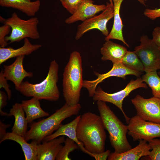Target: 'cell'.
Instances as JSON below:
<instances>
[{"label":"cell","mask_w":160,"mask_h":160,"mask_svg":"<svg viewBox=\"0 0 160 160\" xmlns=\"http://www.w3.org/2000/svg\"><path fill=\"white\" fill-rule=\"evenodd\" d=\"M64 143V145L58 153L55 160H71V158L69 157L70 153L79 148L78 145L74 141L68 137L65 140Z\"/></svg>","instance_id":"27"},{"label":"cell","mask_w":160,"mask_h":160,"mask_svg":"<svg viewBox=\"0 0 160 160\" xmlns=\"http://www.w3.org/2000/svg\"><path fill=\"white\" fill-rule=\"evenodd\" d=\"M58 70V65L54 60L50 63L47 76L42 81L36 84L23 81L17 90L26 97H35L39 100L56 101L60 96L57 84Z\"/></svg>","instance_id":"5"},{"label":"cell","mask_w":160,"mask_h":160,"mask_svg":"<svg viewBox=\"0 0 160 160\" xmlns=\"http://www.w3.org/2000/svg\"><path fill=\"white\" fill-rule=\"evenodd\" d=\"M135 52L142 62L146 73L160 69V48L146 35L142 36Z\"/></svg>","instance_id":"8"},{"label":"cell","mask_w":160,"mask_h":160,"mask_svg":"<svg viewBox=\"0 0 160 160\" xmlns=\"http://www.w3.org/2000/svg\"><path fill=\"white\" fill-rule=\"evenodd\" d=\"M138 144L135 147L121 153L114 152L110 153L108 160H138L141 157L149 155L151 150L147 141L141 140Z\"/></svg>","instance_id":"16"},{"label":"cell","mask_w":160,"mask_h":160,"mask_svg":"<svg viewBox=\"0 0 160 160\" xmlns=\"http://www.w3.org/2000/svg\"><path fill=\"white\" fill-rule=\"evenodd\" d=\"M8 96L6 93L2 91H0V114L1 116H7L8 113L4 112L2 108L7 104Z\"/></svg>","instance_id":"32"},{"label":"cell","mask_w":160,"mask_h":160,"mask_svg":"<svg viewBox=\"0 0 160 160\" xmlns=\"http://www.w3.org/2000/svg\"><path fill=\"white\" fill-rule=\"evenodd\" d=\"M81 116H77L68 123L64 125L61 124L55 132L45 137L42 142L49 141L61 136H66L74 141L81 151L88 154V152L84 148L82 143L78 140L76 136V127Z\"/></svg>","instance_id":"17"},{"label":"cell","mask_w":160,"mask_h":160,"mask_svg":"<svg viewBox=\"0 0 160 160\" xmlns=\"http://www.w3.org/2000/svg\"><path fill=\"white\" fill-rule=\"evenodd\" d=\"M124 0H112L114 6V22L112 28L108 35L106 36L105 41L115 39L121 41L124 44L129 47L124 40L122 33L123 25L120 16V10L121 3ZM140 3L145 5L146 0H137Z\"/></svg>","instance_id":"19"},{"label":"cell","mask_w":160,"mask_h":160,"mask_svg":"<svg viewBox=\"0 0 160 160\" xmlns=\"http://www.w3.org/2000/svg\"><path fill=\"white\" fill-rule=\"evenodd\" d=\"M7 140L15 141L20 145L25 160H37L38 144L32 141L28 143L24 137L12 132H7L0 140V143Z\"/></svg>","instance_id":"22"},{"label":"cell","mask_w":160,"mask_h":160,"mask_svg":"<svg viewBox=\"0 0 160 160\" xmlns=\"http://www.w3.org/2000/svg\"><path fill=\"white\" fill-rule=\"evenodd\" d=\"M144 14L149 18L154 20L160 17V8L155 9H146L144 11Z\"/></svg>","instance_id":"33"},{"label":"cell","mask_w":160,"mask_h":160,"mask_svg":"<svg viewBox=\"0 0 160 160\" xmlns=\"http://www.w3.org/2000/svg\"><path fill=\"white\" fill-rule=\"evenodd\" d=\"M10 126L9 124H5L2 121H0V140L7 133L6 129Z\"/></svg>","instance_id":"35"},{"label":"cell","mask_w":160,"mask_h":160,"mask_svg":"<svg viewBox=\"0 0 160 160\" xmlns=\"http://www.w3.org/2000/svg\"><path fill=\"white\" fill-rule=\"evenodd\" d=\"M7 80L4 76L2 70L0 72V89L3 88L6 92L8 100L11 99L12 97V92L9 89V86L7 83Z\"/></svg>","instance_id":"31"},{"label":"cell","mask_w":160,"mask_h":160,"mask_svg":"<svg viewBox=\"0 0 160 160\" xmlns=\"http://www.w3.org/2000/svg\"><path fill=\"white\" fill-rule=\"evenodd\" d=\"M141 78L151 88L153 96L160 98V77L156 71L146 73Z\"/></svg>","instance_id":"25"},{"label":"cell","mask_w":160,"mask_h":160,"mask_svg":"<svg viewBox=\"0 0 160 160\" xmlns=\"http://www.w3.org/2000/svg\"><path fill=\"white\" fill-rule=\"evenodd\" d=\"M121 62L131 70L141 72L144 71L143 64L135 51H127Z\"/></svg>","instance_id":"26"},{"label":"cell","mask_w":160,"mask_h":160,"mask_svg":"<svg viewBox=\"0 0 160 160\" xmlns=\"http://www.w3.org/2000/svg\"><path fill=\"white\" fill-rule=\"evenodd\" d=\"M94 73L97 76V79L92 80H84L83 84V87L87 89L90 97L93 96L98 85L107 78L115 76L125 79L127 75H133L138 77L142 73L141 72L129 68L121 62L113 64L111 69L106 73L100 74L95 71L94 72Z\"/></svg>","instance_id":"12"},{"label":"cell","mask_w":160,"mask_h":160,"mask_svg":"<svg viewBox=\"0 0 160 160\" xmlns=\"http://www.w3.org/2000/svg\"><path fill=\"white\" fill-rule=\"evenodd\" d=\"M0 20L4 24L9 25L11 29L10 35L6 36L5 38L7 42H19L25 38L37 39L40 38L38 29L39 21L36 17L24 20L20 18L16 12H14L10 17L7 19L0 16Z\"/></svg>","instance_id":"6"},{"label":"cell","mask_w":160,"mask_h":160,"mask_svg":"<svg viewBox=\"0 0 160 160\" xmlns=\"http://www.w3.org/2000/svg\"><path fill=\"white\" fill-rule=\"evenodd\" d=\"M131 101L137 115L144 120L160 124V98L145 99L137 94Z\"/></svg>","instance_id":"11"},{"label":"cell","mask_w":160,"mask_h":160,"mask_svg":"<svg viewBox=\"0 0 160 160\" xmlns=\"http://www.w3.org/2000/svg\"><path fill=\"white\" fill-rule=\"evenodd\" d=\"M92 0H84L76 11L67 18L65 23L70 24L78 21L83 22L96 15L106 8L105 4L96 5Z\"/></svg>","instance_id":"14"},{"label":"cell","mask_w":160,"mask_h":160,"mask_svg":"<svg viewBox=\"0 0 160 160\" xmlns=\"http://www.w3.org/2000/svg\"><path fill=\"white\" fill-rule=\"evenodd\" d=\"M25 112L21 104L15 103L10 110L7 117L15 118L12 132L24 137L27 132L28 122L25 116Z\"/></svg>","instance_id":"23"},{"label":"cell","mask_w":160,"mask_h":160,"mask_svg":"<svg viewBox=\"0 0 160 160\" xmlns=\"http://www.w3.org/2000/svg\"><path fill=\"white\" fill-rule=\"evenodd\" d=\"M21 104L28 124L32 123L36 119L49 116V113L41 108L39 100L36 98L22 100Z\"/></svg>","instance_id":"24"},{"label":"cell","mask_w":160,"mask_h":160,"mask_svg":"<svg viewBox=\"0 0 160 160\" xmlns=\"http://www.w3.org/2000/svg\"><path fill=\"white\" fill-rule=\"evenodd\" d=\"M41 44H33L28 38L24 39V44L21 47L14 49L11 47H0V64L8 60L19 56L28 55L41 47Z\"/></svg>","instance_id":"18"},{"label":"cell","mask_w":160,"mask_h":160,"mask_svg":"<svg viewBox=\"0 0 160 160\" xmlns=\"http://www.w3.org/2000/svg\"><path fill=\"white\" fill-rule=\"evenodd\" d=\"M143 82L140 78L135 80L132 79L124 89L113 93L106 92L100 86H97L92 97L93 100L95 101L109 102L116 106L121 111L128 124L130 118L126 115L123 108V100L132 91L139 88H147V84Z\"/></svg>","instance_id":"7"},{"label":"cell","mask_w":160,"mask_h":160,"mask_svg":"<svg viewBox=\"0 0 160 160\" xmlns=\"http://www.w3.org/2000/svg\"><path fill=\"white\" fill-rule=\"evenodd\" d=\"M98 109L105 128L109 134L110 142L114 152L121 153L132 148L127 137V125L124 124L106 104L97 101Z\"/></svg>","instance_id":"4"},{"label":"cell","mask_w":160,"mask_h":160,"mask_svg":"<svg viewBox=\"0 0 160 160\" xmlns=\"http://www.w3.org/2000/svg\"><path fill=\"white\" fill-rule=\"evenodd\" d=\"M128 135L133 141L148 142L160 137V124L144 120L136 115L130 118L127 125Z\"/></svg>","instance_id":"9"},{"label":"cell","mask_w":160,"mask_h":160,"mask_svg":"<svg viewBox=\"0 0 160 160\" xmlns=\"http://www.w3.org/2000/svg\"><path fill=\"white\" fill-rule=\"evenodd\" d=\"M10 27L7 25L4 24L0 27V47H4L8 44L5 40L6 36L10 31Z\"/></svg>","instance_id":"30"},{"label":"cell","mask_w":160,"mask_h":160,"mask_svg":"<svg viewBox=\"0 0 160 160\" xmlns=\"http://www.w3.org/2000/svg\"><path fill=\"white\" fill-rule=\"evenodd\" d=\"M105 9L102 13L87 20L78 26L75 39L78 40L87 31L96 29L100 31L106 36L109 34L107 27L108 22L114 16L113 4L107 3Z\"/></svg>","instance_id":"10"},{"label":"cell","mask_w":160,"mask_h":160,"mask_svg":"<svg viewBox=\"0 0 160 160\" xmlns=\"http://www.w3.org/2000/svg\"><path fill=\"white\" fill-rule=\"evenodd\" d=\"M152 40L160 48V27H156L154 29L152 33Z\"/></svg>","instance_id":"34"},{"label":"cell","mask_w":160,"mask_h":160,"mask_svg":"<svg viewBox=\"0 0 160 160\" xmlns=\"http://www.w3.org/2000/svg\"><path fill=\"white\" fill-rule=\"evenodd\" d=\"M84 0H60L62 4L72 15L76 11Z\"/></svg>","instance_id":"29"},{"label":"cell","mask_w":160,"mask_h":160,"mask_svg":"<svg viewBox=\"0 0 160 160\" xmlns=\"http://www.w3.org/2000/svg\"><path fill=\"white\" fill-rule=\"evenodd\" d=\"M152 151L148 156H144L146 160H160V139L154 138L148 141Z\"/></svg>","instance_id":"28"},{"label":"cell","mask_w":160,"mask_h":160,"mask_svg":"<svg viewBox=\"0 0 160 160\" xmlns=\"http://www.w3.org/2000/svg\"><path fill=\"white\" fill-rule=\"evenodd\" d=\"M158 74L160 75V71H159L158 72Z\"/></svg>","instance_id":"37"},{"label":"cell","mask_w":160,"mask_h":160,"mask_svg":"<svg viewBox=\"0 0 160 160\" xmlns=\"http://www.w3.org/2000/svg\"><path fill=\"white\" fill-rule=\"evenodd\" d=\"M105 129L100 116L89 111L81 116L76 127V136L88 155L94 158L95 153L105 151Z\"/></svg>","instance_id":"1"},{"label":"cell","mask_w":160,"mask_h":160,"mask_svg":"<svg viewBox=\"0 0 160 160\" xmlns=\"http://www.w3.org/2000/svg\"><path fill=\"white\" fill-rule=\"evenodd\" d=\"M127 51V48L109 40L106 41L100 49L103 61L109 60L113 64L121 62Z\"/></svg>","instance_id":"20"},{"label":"cell","mask_w":160,"mask_h":160,"mask_svg":"<svg viewBox=\"0 0 160 160\" xmlns=\"http://www.w3.org/2000/svg\"><path fill=\"white\" fill-rule=\"evenodd\" d=\"M81 108L79 103L71 106L65 103L48 117L31 123L30 129L24 137L25 139L27 142L30 140L34 141L38 145L41 144L45 137L52 134L58 129L64 120L77 115Z\"/></svg>","instance_id":"2"},{"label":"cell","mask_w":160,"mask_h":160,"mask_svg":"<svg viewBox=\"0 0 160 160\" xmlns=\"http://www.w3.org/2000/svg\"><path fill=\"white\" fill-rule=\"evenodd\" d=\"M83 81L81 57L80 53L74 51L70 55L63 74V94L68 105L79 103Z\"/></svg>","instance_id":"3"},{"label":"cell","mask_w":160,"mask_h":160,"mask_svg":"<svg viewBox=\"0 0 160 160\" xmlns=\"http://www.w3.org/2000/svg\"><path fill=\"white\" fill-rule=\"evenodd\" d=\"M64 136L58 137L37 145V160H54L63 147Z\"/></svg>","instance_id":"15"},{"label":"cell","mask_w":160,"mask_h":160,"mask_svg":"<svg viewBox=\"0 0 160 160\" xmlns=\"http://www.w3.org/2000/svg\"><path fill=\"white\" fill-rule=\"evenodd\" d=\"M25 56L17 57L12 64L9 65H4L3 72L7 80L13 82L17 90L19 88L24 79L26 77L31 78L33 73L27 71L24 68L23 61Z\"/></svg>","instance_id":"13"},{"label":"cell","mask_w":160,"mask_h":160,"mask_svg":"<svg viewBox=\"0 0 160 160\" xmlns=\"http://www.w3.org/2000/svg\"><path fill=\"white\" fill-rule=\"evenodd\" d=\"M109 0L110 1V3H111V4H113L112 0Z\"/></svg>","instance_id":"36"},{"label":"cell","mask_w":160,"mask_h":160,"mask_svg":"<svg viewBox=\"0 0 160 160\" xmlns=\"http://www.w3.org/2000/svg\"><path fill=\"white\" fill-rule=\"evenodd\" d=\"M41 3L39 0H0L1 6L17 9L27 16H34L39 10Z\"/></svg>","instance_id":"21"}]
</instances>
